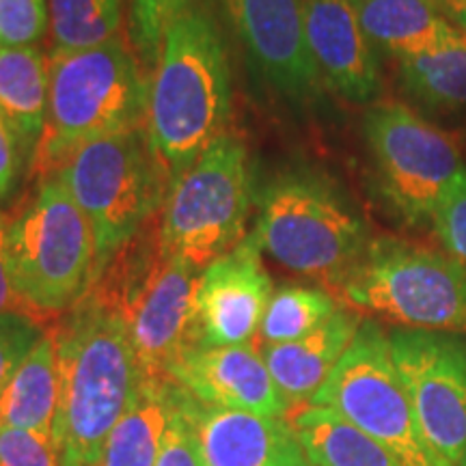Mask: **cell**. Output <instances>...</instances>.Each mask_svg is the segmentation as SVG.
Returning <instances> with one entry per match:
<instances>
[{
	"instance_id": "f546056e",
	"label": "cell",
	"mask_w": 466,
	"mask_h": 466,
	"mask_svg": "<svg viewBox=\"0 0 466 466\" xmlns=\"http://www.w3.org/2000/svg\"><path fill=\"white\" fill-rule=\"evenodd\" d=\"M430 225L445 253L466 264V165L441 197Z\"/></svg>"
},
{
	"instance_id": "277c9868",
	"label": "cell",
	"mask_w": 466,
	"mask_h": 466,
	"mask_svg": "<svg viewBox=\"0 0 466 466\" xmlns=\"http://www.w3.org/2000/svg\"><path fill=\"white\" fill-rule=\"evenodd\" d=\"M201 272L162 253L158 223H147L89 288L124 316L143 378H168L186 352L199 348Z\"/></svg>"
},
{
	"instance_id": "8fae6325",
	"label": "cell",
	"mask_w": 466,
	"mask_h": 466,
	"mask_svg": "<svg viewBox=\"0 0 466 466\" xmlns=\"http://www.w3.org/2000/svg\"><path fill=\"white\" fill-rule=\"evenodd\" d=\"M309 406H322L380 442L406 466H453L430 445L393 363L389 333L363 318L339 363Z\"/></svg>"
},
{
	"instance_id": "7402d4cb",
	"label": "cell",
	"mask_w": 466,
	"mask_h": 466,
	"mask_svg": "<svg viewBox=\"0 0 466 466\" xmlns=\"http://www.w3.org/2000/svg\"><path fill=\"white\" fill-rule=\"evenodd\" d=\"M398 85L417 113L439 124L466 119V42L395 61Z\"/></svg>"
},
{
	"instance_id": "4dcf8cb0",
	"label": "cell",
	"mask_w": 466,
	"mask_h": 466,
	"mask_svg": "<svg viewBox=\"0 0 466 466\" xmlns=\"http://www.w3.org/2000/svg\"><path fill=\"white\" fill-rule=\"evenodd\" d=\"M156 466H206L201 458L199 441L186 410V391L177 384L171 423H168L160 456Z\"/></svg>"
},
{
	"instance_id": "ba28073f",
	"label": "cell",
	"mask_w": 466,
	"mask_h": 466,
	"mask_svg": "<svg viewBox=\"0 0 466 466\" xmlns=\"http://www.w3.org/2000/svg\"><path fill=\"white\" fill-rule=\"evenodd\" d=\"M96 238V279L165 203L168 179L145 126L102 137L74 151L55 171Z\"/></svg>"
},
{
	"instance_id": "6da1fadb",
	"label": "cell",
	"mask_w": 466,
	"mask_h": 466,
	"mask_svg": "<svg viewBox=\"0 0 466 466\" xmlns=\"http://www.w3.org/2000/svg\"><path fill=\"white\" fill-rule=\"evenodd\" d=\"M56 343L58 458L72 453L96 466L110 430L137 400L143 384L126 319L89 289L52 326Z\"/></svg>"
},
{
	"instance_id": "e0dca14e",
	"label": "cell",
	"mask_w": 466,
	"mask_h": 466,
	"mask_svg": "<svg viewBox=\"0 0 466 466\" xmlns=\"http://www.w3.org/2000/svg\"><path fill=\"white\" fill-rule=\"evenodd\" d=\"M186 410L206 466H311L299 434L283 417L206 406L188 391Z\"/></svg>"
},
{
	"instance_id": "836d02e7",
	"label": "cell",
	"mask_w": 466,
	"mask_h": 466,
	"mask_svg": "<svg viewBox=\"0 0 466 466\" xmlns=\"http://www.w3.org/2000/svg\"><path fill=\"white\" fill-rule=\"evenodd\" d=\"M11 311L26 313V307L25 302L20 300V296H17V291L14 288V279H11L7 255V218L0 214V313Z\"/></svg>"
},
{
	"instance_id": "d6986e66",
	"label": "cell",
	"mask_w": 466,
	"mask_h": 466,
	"mask_svg": "<svg viewBox=\"0 0 466 466\" xmlns=\"http://www.w3.org/2000/svg\"><path fill=\"white\" fill-rule=\"evenodd\" d=\"M376 50L398 61L466 42L434 0H350Z\"/></svg>"
},
{
	"instance_id": "ffe728a7",
	"label": "cell",
	"mask_w": 466,
	"mask_h": 466,
	"mask_svg": "<svg viewBox=\"0 0 466 466\" xmlns=\"http://www.w3.org/2000/svg\"><path fill=\"white\" fill-rule=\"evenodd\" d=\"M0 116L33 160L48 119V66L39 48H0Z\"/></svg>"
},
{
	"instance_id": "8992f818",
	"label": "cell",
	"mask_w": 466,
	"mask_h": 466,
	"mask_svg": "<svg viewBox=\"0 0 466 466\" xmlns=\"http://www.w3.org/2000/svg\"><path fill=\"white\" fill-rule=\"evenodd\" d=\"M333 289L348 309L395 329L466 335V264L425 244L371 238Z\"/></svg>"
},
{
	"instance_id": "9a60e30c",
	"label": "cell",
	"mask_w": 466,
	"mask_h": 466,
	"mask_svg": "<svg viewBox=\"0 0 466 466\" xmlns=\"http://www.w3.org/2000/svg\"><path fill=\"white\" fill-rule=\"evenodd\" d=\"M168 378L206 406L264 417L289 412L264 357L253 346L195 348L171 367Z\"/></svg>"
},
{
	"instance_id": "3957f363",
	"label": "cell",
	"mask_w": 466,
	"mask_h": 466,
	"mask_svg": "<svg viewBox=\"0 0 466 466\" xmlns=\"http://www.w3.org/2000/svg\"><path fill=\"white\" fill-rule=\"evenodd\" d=\"M258 208L253 236L259 248L296 275L330 288L371 240L357 203L319 168L279 171L259 190Z\"/></svg>"
},
{
	"instance_id": "f1b7e54d",
	"label": "cell",
	"mask_w": 466,
	"mask_h": 466,
	"mask_svg": "<svg viewBox=\"0 0 466 466\" xmlns=\"http://www.w3.org/2000/svg\"><path fill=\"white\" fill-rule=\"evenodd\" d=\"M48 326L26 313H0V393L5 391L17 367L42 341Z\"/></svg>"
},
{
	"instance_id": "d590c367",
	"label": "cell",
	"mask_w": 466,
	"mask_h": 466,
	"mask_svg": "<svg viewBox=\"0 0 466 466\" xmlns=\"http://www.w3.org/2000/svg\"><path fill=\"white\" fill-rule=\"evenodd\" d=\"M58 466H86V464L83 462V460L72 456V453H63L61 464H58Z\"/></svg>"
},
{
	"instance_id": "7a4b0ae2",
	"label": "cell",
	"mask_w": 466,
	"mask_h": 466,
	"mask_svg": "<svg viewBox=\"0 0 466 466\" xmlns=\"http://www.w3.org/2000/svg\"><path fill=\"white\" fill-rule=\"evenodd\" d=\"M231 116V72L217 17L186 11L162 42L147 85L145 130L168 186L217 138Z\"/></svg>"
},
{
	"instance_id": "e575fe53",
	"label": "cell",
	"mask_w": 466,
	"mask_h": 466,
	"mask_svg": "<svg viewBox=\"0 0 466 466\" xmlns=\"http://www.w3.org/2000/svg\"><path fill=\"white\" fill-rule=\"evenodd\" d=\"M442 15L466 37V0H434Z\"/></svg>"
},
{
	"instance_id": "cb8c5ba5",
	"label": "cell",
	"mask_w": 466,
	"mask_h": 466,
	"mask_svg": "<svg viewBox=\"0 0 466 466\" xmlns=\"http://www.w3.org/2000/svg\"><path fill=\"white\" fill-rule=\"evenodd\" d=\"M289 423L311 466H406L387 447L329 408H296Z\"/></svg>"
},
{
	"instance_id": "30bf717a",
	"label": "cell",
	"mask_w": 466,
	"mask_h": 466,
	"mask_svg": "<svg viewBox=\"0 0 466 466\" xmlns=\"http://www.w3.org/2000/svg\"><path fill=\"white\" fill-rule=\"evenodd\" d=\"M363 138L374 186L406 227L430 225L441 197L466 165L460 134L404 102H374L363 115Z\"/></svg>"
},
{
	"instance_id": "d4e9b609",
	"label": "cell",
	"mask_w": 466,
	"mask_h": 466,
	"mask_svg": "<svg viewBox=\"0 0 466 466\" xmlns=\"http://www.w3.org/2000/svg\"><path fill=\"white\" fill-rule=\"evenodd\" d=\"M339 309L329 289L309 288L299 283H283L272 291L259 337L264 346L289 343L313 333Z\"/></svg>"
},
{
	"instance_id": "9c48e42d",
	"label": "cell",
	"mask_w": 466,
	"mask_h": 466,
	"mask_svg": "<svg viewBox=\"0 0 466 466\" xmlns=\"http://www.w3.org/2000/svg\"><path fill=\"white\" fill-rule=\"evenodd\" d=\"M253 197L247 145L223 134L168 186L158 220L160 250L203 270L244 240Z\"/></svg>"
},
{
	"instance_id": "52a82bcc",
	"label": "cell",
	"mask_w": 466,
	"mask_h": 466,
	"mask_svg": "<svg viewBox=\"0 0 466 466\" xmlns=\"http://www.w3.org/2000/svg\"><path fill=\"white\" fill-rule=\"evenodd\" d=\"M14 288L26 313L46 324L89 291L96 277V238L55 173L42 175L31 199L7 218Z\"/></svg>"
},
{
	"instance_id": "ac0fdd59",
	"label": "cell",
	"mask_w": 466,
	"mask_h": 466,
	"mask_svg": "<svg viewBox=\"0 0 466 466\" xmlns=\"http://www.w3.org/2000/svg\"><path fill=\"white\" fill-rule=\"evenodd\" d=\"M363 316L339 307L319 329L289 343L261 346L268 370L275 378L289 410L313 400L357 335Z\"/></svg>"
},
{
	"instance_id": "484cf974",
	"label": "cell",
	"mask_w": 466,
	"mask_h": 466,
	"mask_svg": "<svg viewBox=\"0 0 466 466\" xmlns=\"http://www.w3.org/2000/svg\"><path fill=\"white\" fill-rule=\"evenodd\" d=\"M124 0H48L52 52L96 48L116 37Z\"/></svg>"
},
{
	"instance_id": "4fadbf2b",
	"label": "cell",
	"mask_w": 466,
	"mask_h": 466,
	"mask_svg": "<svg viewBox=\"0 0 466 466\" xmlns=\"http://www.w3.org/2000/svg\"><path fill=\"white\" fill-rule=\"evenodd\" d=\"M217 9L268 89L296 108L316 100L322 78L307 46L302 0H217Z\"/></svg>"
},
{
	"instance_id": "44dd1931",
	"label": "cell",
	"mask_w": 466,
	"mask_h": 466,
	"mask_svg": "<svg viewBox=\"0 0 466 466\" xmlns=\"http://www.w3.org/2000/svg\"><path fill=\"white\" fill-rule=\"evenodd\" d=\"M177 382L143 378L137 400L110 430L96 466H156L171 423Z\"/></svg>"
},
{
	"instance_id": "83f0119b",
	"label": "cell",
	"mask_w": 466,
	"mask_h": 466,
	"mask_svg": "<svg viewBox=\"0 0 466 466\" xmlns=\"http://www.w3.org/2000/svg\"><path fill=\"white\" fill-rule=\"evenodd\" d=\"M48 28V0H0V48H37Z\"/></svg>"
},
{
	"instance_id": "8d00e7d4",
	"label": "cell",
	"mask_w": 466,
	"mask_h": 466,
	"mask_svg": "<svg viewBox=\"0 0 466 466\" xmlns=\"http://www.w3.org/2000/svg\"><path fill=\"white\" fill-rule=\"evenodd\" d=\"M462 466H466V458H464V464Z\"/></svg>"
},
{
	"instance_id": "2e32d148",
	"label": "cell",
	"mask_w": 466,
	"mask_h": 466,
	"mask_svg": "<svg viewBox=\"0 0 466 466\" xmlns=\"http://www.w3.org/2000/svg\"><path fill=\"white\" fill-rule=\"evenodd\" d=\"M305 37L319 78L350 104H374L382 91L376 48L350 0H302Z\"/></svg>"
},
{
	"instance_id": "5bb4252c",
	"label": "cell",
	"mask_w": 466,
	"mask_h": 466,
	"mask_svg": "<svg viewBox=\"0 0 466 466\" xmlns=\"http://www.w3.org/2000/svg\"><path fill=\"white\" fill-rule=\"evenodd\" d=\"M272 291L258 240L253 233L244 236L201 272L197 289L199 348L248 346L259 335Z\"/></svg>"
},
{
	"instance_id": "603a6c76",
	"label": "cell",
	"mask_w": 466,
	"mask_h": 466,
	"mask_svg": "<svg viewBox=\"0 0 466 466\" xmlns=\"http://www.w3.org/2000/svg\"><path fill=\"white\" fill-rule=\"evenodd\" d=\"M58 404L56 343L52 326L17 367L0 393V425L26 430L52 441Z\"/></svg>"
},
{
	"instance_id": "d6a6232c",
	"label": "cell",
	"mask_w": 466,
	"mask_h": 466,
	"mask_svg": "<svg viewBox=\"0 0 466 466\" xmlns=\"http://www.w3.org/2000/svg\"><path fill=\"white\" fill-rule=\"evenodd\" d=\"M26 158L22 154L15 134L11 132L7 121L0 116V199L14 188L20 168Z\"/></svg>"
},
{
	"instance_id": "1f68e13d",
	"label": "cell",
	"mask_w": 466,
	"mask_h": 466,
	"mask_svg": "<svg viewBox=\"0 0 466 466\" xmlns=\"http://www.w3.org/2000/svg\"><path fill=\"white\" fill-rule=\"evenodd\" d=\"M55 442L26 430L0 425V466H58Z\"/></svg>"
},
{
	"instance_id": "7c38bea8",
	"label": "cell",
	"mask_w": 466,
	"mask_h": 466,
	"mask_svg": "<svg viewBox=\"0 0 466 466\" xmlns=\"http://www.w3.org/2000/svg\"><path fill=\"white\" fill-rule=\"evenodd\" d=\"M393 363L430 445L453 466L466 458V335L389 330Z\"/></svg>"
},
{
	"instance_id": "5b68a950",
	"label": "cell",
	"mask_w": 466,
	"mask_h": 466,
	"mask_svg": "<svg viewBox=\"0 0 466 466\" xmlns=\"http://www.w3.org/2000/svg\"><path fill=\"white\" fill-rule=\"evenodd\" d=\"M124 37L76 52H52L48 119L33 158L35 171H58L74 151L110 134L143 126L147 80Z\"/></svg>"
},
{
	"instance_id": "4316f807",
	"label": "cell",
	"mask_w": 466,
	"mask_h": 466,
	"mask_svg": "<svg viewBox=\"0 0 466 466\" xmlns=\"http://www.w3.org/2000/svg\"><path fill=\"white\" fill-rule=\"evenodd\" d=\"M195 0H127V33L143 69L151 74L162 42L177 17L195 7Z\"/></svg>"
}]
</instances>
